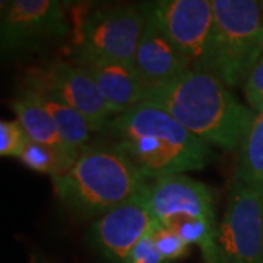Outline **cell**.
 I'll list each match as a JSON object with an SVG mask.
<instances>
[{"label": "cell", "instance_id": "obj_6", "mask_svg": "<svg viewBox=\"0 0 263 263\" xmlns=\"http://www.w3.org/2000/svg\"><path fill=\"white\" fill-rule=\"evenodd\" d=\"M72 21L70 51L133 63L146 16L141 5H114L82 10Z\"/></svg>", "mask_w": 263, "mask_h": 263}, {"label": "cell", "instance_id": "obj_23", "mask_svg": "<svg viewBox=\"0 0 263 263\" xmlns=\"http://www.w3.org/2000/svg\"><path fill=\"white\" fill-rule=\"evenodd\" d=\"M29 263H35V259L32 257V259H31V262H29Z\"/></svg>", "mask_w": 263, "mask_h": 263}, {"label": "cell", "instance_id": "obj_24", "mask_svg": "<svg viewBox=\"0 0 263 263\" xmlns=\"http://www.w3.org/2000/svg\"><path fill=\"white\" fill-rule=\"evenodd\" d=\"M38 263H48V262H46V260H40V262Z\"/></svg>", "mask_w": 263, "mask_h": 263}, {"label": "cell", "instance_id": "obj_21", "mask_svg": "<svg viewBox=\"0 0 263 263\" xmlns=\"http://www.w3.org/2000/svg\"><path fill=\"white\" fill-rule=\"evenodd\" d=\"M151 231L132 249L123 263H167L158 252Z\"/></svg>", "mask_w": 263, "mask_h": 263}, {"label": "cell", "instance_id": "obj_1", "mask_svg": "<svg viewBox=\"0 0 263 263\" xmlns=\"http://www.w3.org/2000/svg\"><path fill=\"white\" fill-rule=\"evenodd\" d=\"M103 135L105 145L126 157L146 181L199 171L218 158L212 146L152 104L114 116Z\"/></svg>", "mask_w": 263, "mask_h": 263}, {"label": "cell", "instance_id": "obj_11", "mask_svg": "<svg viewBox=\"0 0 263 263\" xmlns=\"http://www.w3.org/2000/svg\"><path fill=\"white\" fill-rule=\"evenodd\" d=\"M155 224V218L139 195L98 216L89 227L88 240L105 259L123 263Z\"/></svg>", "mask_w": 263, "mask_h": 263}, {"label": "cell", "instance_id": "obj_10", "mask_svg": "<svg viewBox=\"0 0 263 263\" xmlns=\"http://www.w3.org/2000/svg\"><path fill=\"white\" fill-rule=\"evenodd\" d=\"M155 221L176 231L192 222L218 227L212 189L184 174H173L146 183L141 193Z\"/></svg>", "mask_w": 263, "mask_h": 263}, {"label": "cell", "instance_id": "obj_20", "mask_svg": "<svg viewBox=\"0 0 263 263\" xmlns=\"http://www.w3.org/2000/svg\"><path fill=\"white\" fill-rule=\"evenodd\" d=\"M241 86L249 108L256 114L263 113V56L253 66Z\"/></svg>", "mask_w": 263, "mask_h": 263}, {"label": "cell", "instance_id": "obj_7", "mask_svg": "<svg viewBox=\"0 0 263 263\" xmlns=\"http://www.w3.org/2000/svg\"><path fill=\"white\" fill-rule=\"evenodd\" d=\"M69 6L59 0H8L0 8L3 54H21L54 44L72 34Z\"/></svg>", "mask_w": 263, "mask_h": 263}, {"label": "cell", "instance_id": "obj_8", "mask_svg": "<svg viewBox=\"0 0 263 263\" xmlns=\"http://www.w3.org/2000/svg\"><path fill=\"white\" fill-rule=\"evenodd\" d=\"M216 263H263V192L235 179L218 226Z\"/></svg>", "mask_w": 263, "mask_h": 263}, {"label": "cell", "instance_id": "obj_22", "mask_svg": "<svg viewBox=\"0 0 263 263\" xmlns=\"http://www.w3.org/2000/svg\"><path fill=\"white\" fill-rule=\"evenodd\" d=\"M260 3V9H262V15H263V2H259Z\"/></svg>", "mask_w": 263, "mask_h": 263}, {"label": "cell", "instance_id": "obj_18", "mask_svg": "<svg viewBox=\"0 0 263 263\" xmlns=\"http://www.w3.org/2000/svg\"><path fill=\"white\" fill-rule=\"evenodd\" d=\"M151 233L158 252L167 263L179 260L189 253V245L176 231L157 222Z\"/></svg>", "mask_w": 263, "mask_h": 263}, {"label": "cell", "instance_id": "obj_5", "mask_svg": "<svg viewBox=\"0 0 263 263\" xmlns=\"http://www.w3.org/2000/svg\"><path fill=\"white\" fill-rule=\"evenodd\" d=\"M141 8L192 70L211 73L215 37L212 0H158L141 3Z\"/></svg>", "mask_w": 263, "mask_h": 263}, {"label": "cell", "instance_id": "obj_16", "mask_svg": "<svg viewBox=\"0 0 263 263\" xmlns=\"http://www.w3.org/2000/svg\"><path fill=\"white\" fill-rule=\"evenodd\" d=\"M234 179L263 192V113L256 114L238 148Z\"/></svg>", "mask_w": 263, "mask_h": 263}, {"label": "cell", "instance_id": "obj_4", "mask_svg": "<svg viewBox=\"0 0 263 263\" xmlns=\"http://www.w3.org/2000/svg\"><path fill=\"white\" fill-rule=\"evenodd\" d=\"M215 37L211 73L231 89L263 56V15L254 0H212Z\"/></svg>", "mask_w": 263, "mask_h": 263}, {"label": "cell", "instance_id": "obj_19", "mask_svg": "<svg viewBox=\"0 0 263 263\" xmlns=\"http://www.w3.org/2000/svg\"><path fill=\"white\" fill-rule=\"evenodd\" d=\"M28 141V136L18 120L0 122V155L8 158H19Z\"/></svg>", "mask_w": 263, "mask_h": 263}, {"label": "cell", "instance_id": "obj_13", "mask_svg": "<svg viewBox=\"0 0 263 263\" xmlns=\"http://www.w3.org/2000/svg\"><path fill=\"white\" fill-rule=\"evenodd\" d=\"M133 65L141 76L146 92L171 84L192 70L187 60L148 19L138 44Z\"/></svg>", "mask_w": 263, "mask_h": 263}, {"label": "cell", "instance_id": "obj_2", "mask_svg": "<svg viewBox=\"0 0 263 263\" xmlns=\"http://www.w3.org/2000/svg\"><path fill=\"white\" fill-rule=\"evenodd\" d=\"M143 103L165 110L199 139L226 152L241 146L256 117L219 78L196 70L146 92Z\"/></svg>", "mask_w": 263, "mask_h": 263}, {"label": "cell", "instance_id": "obj_17", "mask_svg": "<svg viewBox=\"0 0 263 263\" xmlns=\"http://www.w3.org/2000/svg\"><path fill=\"white\" fill-rule=\"evenodd\" d=\"M18 160L29 170L41 174H48L50 177L63 174L73 165L72 161L67 160L56 149L31 139L27 141Z\"/></svg>", "mask_w": 263, "mask_h": 263}, {"label": "cell", "instance_id": "obj_3", "mask_svg": "<svg viewBox=\"0 0 263 263\" xmlns=\"http://www.w3.org/2000/svg\"><path fill=\"white\" fill-rule=\"evenodd\" d=\"M51 181L60 203L82 218L107 214L139 196L148 183L130 161L105 143L84 146L75 164Z\"/></svg>", "mask_w": 263, "mask_h": 263}, {"label": "cell", "instance_id": "obj_15", "mask_svg": "<svg viewBox=\"0 0 263 263\" xmlns=\"http://www.w3.org/2000/svg\"><path fill=\"white\" fill-rule=\"evenodd\" d=\"M22 88H25L28 94L47 111L60 136L67 145H70L76 151H81L88 145L92 130L82 114H79L67 104L62 103L56 97L47 94L41 89H34L24 85Z\"/></svg>", "mask_w": 263, "mask_h": 263}, {"label": "cell", "instance_id": "obj_14", "mask_svg": "<svg viewBox=\"0 0 263 263\" xmlns=\"http://www.w3.org/2000/svg\"><path fill=\"white\" fill-rule=\"evenodd\" d=\"M9 105L12 111L16 116V120L24 127L28 139L56 149L57 152H60L63 157L75 164L81 151L73 149L70 145H67L63 141V138L60 136L51 117L28 94V91L25 88L21 86L19 92L10 101Z\"/></svg>", "mask_w": 263, "mask_h": 263}, {"label": "cell", "instance_id": "obj_12", "mask_svg": "<svg viewBox=\"0 0 263 263\" xmlns=\"http://www.w3.org/2000/svg\"><path fill=\"white\" fill-rule=\"evenodd\" d=\"M69 56L91 76L114 116L143 103L146 88L133 63L76 51H69Z\"/></svg>", "mask_w": 263, "mask_h": 263}, {"label": "cell", "instance_id": "obj_9", "mask_svg": "<svg viewBox=\"0 0 263 263\" xmlns=\"http://www.w3.org/2000/svg\"><path fill=\"white\" fill-rule=\"evenodd\" d=\"M24 86L41 89L72 107L84 116L92 133H103L114 117L91 76L73 62L56 60L29 67L24 75Z\"/></svg>", "mask_w": 263, "mask_h": 263}]
</instances>
